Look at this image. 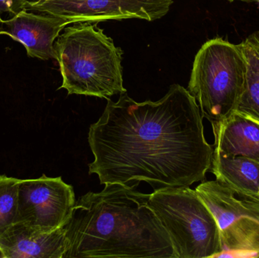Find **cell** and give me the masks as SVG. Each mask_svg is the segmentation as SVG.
<instances>
[{"label": "cell", "mask_w": 259, "mask_h": 258, "mask_svg": "<svg viewBox=\"0 0 259 258\" xmlns=\"http://www.w3.org/2000/svg\"><path fill=\"white\" fill-rule=\"evenodd\" d=\"M75 203L74 189L61 177L20 179L15 223L52 232L66 225Z\"/></svg>", "instance_id": "obj_7"}, {"label": "cell", "mask_w": 259, "mask_h": 258, "mask_svg": "<svg viewBox=\"0 0 259 258\" xmlns=\"http://www.w3.org/2000/svg\"><path fill=\"white\" fill-rule=\"evenodd\" d=\"M19 181L0 175V234L16 222Z\"/></svg>", "instance_id": "obj_14"}, {"label": "cell", "mask_w": 259, "mask_h": 258, "mask_svg": "<svg viewBox=\"0 0 259 258\" xmlns=\"http://www.w3.org/2000/svg\"><path fill=\"white\" fill-rule=\"evenodd\" d=\"M149 205L168 233L178 258L219 257L222 242L211 211L190 186L158 189Z\"/></svg>", "instance_id": "obj_5"}, {"label": "cell", "mask_w": 259, "mask_h": 258, "mask_svg": "<svg viewBox=\"0 0 259 258\" xmlns=\"http://www.w3.org/2000/svg\"><path fill=\"white\" fill-rule=\"evenodd\" d=\"M42 1V0H13L14 10L15 13L18 11L22 9L24 5L27 3H36V2Z\"/></svg>", "instance_id": "obj_16"}, {"label": "cell", "mask_w": 259, "mask_h": 258, "mask_svg": "<svg viewBox=\"0 0 259 258\" xmlns=\"http://www.w3.org/2000/svg\"><path fill=\"white\" fill-rule=\"evenodd\" d=\"M211 171L216 180L240 198L259 201V162L213 151Z\"/></svg>", "instance_id": "obj_12"}, {"label": "cell", "mask_w": 259, "mask_h": 258, "mask_svg": "<svg viewBox=\"0 0 259 258\" xmlns=\"http://www.w3.org/2000/svg\"><path fill=\"white\" fill-rule=\"evenodd\" d=\"M69 24L64 18L22 9L10 18L0 20V35L21 43L29 57L49 60L56 58L55 42Z\"/></svg>", "instance_id": "obj_9"}, {"label": "cell", "mask_w": 259, "mask_h": 258, "mask_svg": "<svg viewBox=\"0 0 259 258\" xmlns=\"http://www.w3.org/2000/svg\"><path fill=\"white\" fill-rule=\"evenodd\" d=\"M15 14L14 10L13 0H0V20L3 19V15H13Z\"/></svg>", "instance_id": "obj_15"}, {"label": "cell", "mask_w": 259, "mask_h": 258, "mask_svg": "<svg viewBox=\"0 0 259 258\" xmlns=\"http://www.w3.org/2000/svg\"><path fill=\"white\" fill-rule=\"evenodd\" d=\"M195 190L219 225V257H259V201L236 198L217 180L202 181Z\"/></svg>", "instance_id": "obj_6"}, {"label": "cell", "mask_w": 259, "mask_h": 258, "mask_svg": "<svg viewBox=\"0 0 259 258\" xmlns=\"http://www.w3.org/2000/svg\"><path fill=\"white\" fill-rule=\"evenodd\" d=\"M76 201L66 225L64 258H178L149 194L106 183Z\"/></svg>", "instance_id": "obj_2"}, {"label": "cell", "mask_w": 259, "mask_h": 258, "mask_svg": "<svg viewBox=\"0 0 259 258\" xmlns=\"http://www.w3.org/2000/svg\"><path fill=\"white\" fill-rule=\"evenodd\" d=\"M246 63L244 89L236 112L259 124V30L238 44Z\"/></svg>", "instance_id": "obj_13"}, {"label": "cell", "mask_w": 259, "mask_h": 258, "mask_svg": "<svg viewBox=\"0 0 259 258\" xmlns=\"http://www.w3.org/2000/svg\"><path fill=\"white\" fill-rule=\"evenodd\" d=\"M246 63L238 44L217 37L205 42L195 56L187 90L202 117L211 124L237 110L244 89Z\"/></svg>", "instance_id": "obj_4"}, {"label": "cell", "mask_w": 259, "mask_h": 258, "mask_svg": "<svg viewBox=\"0 0 259 258\" xmlns=\"http://www.w3.org/2000/svg\"><path fill=\"white\" fill-rule=\"evenodd\" d=\"M62 77L59 89L68 95L109 98L127 92L121 66L123 51L97 24L65 27L54 44Z\"/></svg>", "instance_id": "obj_3"}, {"label": "cell", "mask_w": 259, "mask_h": 258, "mask_svg": "<svg viewBox=\"0 0 259 258\" xmlns=\"http://www.w3.org/2000/svg\"><path fill=\"white\" fill-rule=\"evenodd\" d=\"M68 248L65 227L42 232L15 223L0 234V257L64 258Z\"/></svg>", "instance_id": "obj_10"}, {"label": "cell", "mask_w": 259, "mask_h": 258, "mask_svg": "<svg viewBox=\"0 0 259 258\" xmlns=\"http://www.w3.org/2000/svg\"><path fill=\"white\" fill-rule=\"evenodd\" d=\"M213 151L226 156H243L259 162V124L234 112L229 118L211 124Z\"/></svg>", "instance_id": "obj_11"}, {"label": "cell", "mask_w": 259, "mask_h": 258, "mask_svg": "<svg viewBox=\"0 0 259 258\" xmlns=\"http://www.w3.org/2000/svg\"><path fill=\"white\" fill-rule=\"evenodd\" d=\"M226 1L230 2V3H234L235 1L245 2V3H251V2H252V0H226Z\"/></svg>", "instance_id": "obj_17"}, {"label": "cell", "mask_w": 259, "mask_h": 258, "mask_svg": "<svg viewBox=\"0 0 259 258\" xmlns=\"http://www.w3.org/2000/svg\"><path fill=\"white\" fill-rule=\"evenodd\" d=\"M172 4L173 0H42L22 9L75 24L131 18L155 21L167 15Z\"/></svg>", "instance_id": "obj_8"}, {"label": "cell", "mask_w": 259, "mask_h": 258, "mask_svg": "<svg viewBox=\"0 0 259 258\" xmlns=\"http://www.w3.org/2000/svg\"><path fill=\"white\" fill-rule=\"evenodd\" d=\"M88 142L94 156L89 174L101 184L136 188L145 182L154 191L204 181L213 148L204 135L197 101L181 85L170 86L158 101L137 102L127 92L108 98Z\"/></svg>", "instance_id": "obj_1"}, {"label": "cell", "mask_w": 259, "mask_h": 258, "mask_svg": "<svg viewBox=\"0 0 259 258\" xmlns=\"http://www.w3.org/2000/svg\"><path fill=\"white\" fill-rule=\"evenodd\" d=\"M252 2H256L259 5V0H252Z\"/></svg>", "instance_id": "obj_18"}]
</instances>
